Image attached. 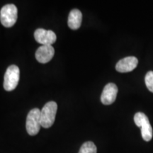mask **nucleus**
Instances as JSON below:
<instances>
[{"mask_svg": "<svg viewBox=\"0 0 153 153\" xmlns=\"http://www.w3.org/2000/svg\"><path fill=\"white\" fill-rule=\"evenodd\" d=\"M20 78V70L16 65H11L7 68L4 79V88L6 91H12L16 89Z\"/></svg>", "mask_w": 153, "mask_h": 153, "instance_id": "5", "label": "nucleus"}, {"mask_svg": "<svg viewBox=\"0 0 153 153\" xmlns=\"http://www.w3.org/2000/svg\"><path fill=\"white\" fill-rule=\"evenodd\" d=\"M97 148L94 143L88 141L82 145L79 153H97Z\"/></svg>", "mask_w": 153, "mask_h": 153, "instance_id": "11", "label": "nucleus"}, {"mask_svg": "<svg viewBox=\"0 0 153 153\" xmlns=\"http://www.w3.org/2000/svg\"><path fill=\"white\" fill-rule=\"evenodd\" d=\"M145 82L146 87L149 89V91L153 93V71H150L146 74Z\"/></svg>", "mask_w": 153, "mask_h": 153, "instance_id": "12", "label": "nucleus"}, {"mask_svg": "<svg viewBox=\"0 0 153 153\" xmlns=\"http://www.w3.org/2000/svg\"><path fill=\"white\" fill-rule=\"evenodd\" d=\"M34 38L38 43L43 45H52L56 41L57 37L53 30L38 28L34 33Z\"/></svg>", "mask_w": 153, "mask_h": 153, "instance_id": "6", "label": "nucleus"}, {"mask_svg": "<svg viewBox=\"0 0 153 153\" xmlns=\"http://www.w3.org/2000/svg\"><path fill=\"white\" fill-rule=\"evenodd\" d=\"M55 55V49L52 45H42L36 52V58L40 63H47L52 60Z\"/></svg>", "mask_w": 153, "mask_h": 153, "instance_id": "8", "label": "nucleus"}, {"mask_svg": "<svg viewBox=\"0 0 153 153\" xmlns=\"http://www.w3.org/2000/svg\"><path fill=\"white\" fill-rule=\"evenodd\" d=\"M41 110L33 108L28 113L26 118V131L30 135H37L41 129Z\"/></svg>", "mask_w": 153, "mask_h": 153, "instance_id": "4", "label": "nucleus"}, {"mask_svg": "<svg viewBox=\"0 0 153 153\" xmlns=\"http://www.w3.org/2000/svg\"><path fill=\"white\" fill-rule=\"evenodd\" d=\"M134 121L137 126L140 128L141 135L145 141H150L152 138L153 131L148 116L142 112H137L134 116Z\"/></svg>", "mask_w": 153, "mask_h": 153, "instance_id": "3", "label": "nucleus"}, {"mask_svg": "<svg viewBox=\"0 0 153 153\" xmlns=\"http://www.w3.org/2000/svg\"><path fill=\"white\" fill-rule=\"evenodd\" d=\"M137 63H138V60L135 57L130 56L125 57L117 62L116 65V70L122 73L131 72L134 69L136 68Z\"/></svg>", "mask_w": 153, "mask_h": 153, "instance_id": "9", "label": "nucleus"}, {"mask_svg": "<svg viewBox=\"0 0 153 153\" xmlns=\"http://www.w3.org/2000/svg\"><path fill=\"white\" fill-rule=\"evenodd\" d=\"M118 94V87L114 83H108L104 88L101 96V101L103 104L110 105L116 100Z\"/></svg>", "mask_w": 153, "mask_h": 153, "instance_id": "7", "label": "nucleus"}, {"mask_svg": "<svg viewBox=\"0 0 153 153\" xmlns=\"http://www.w3.org/2000/svg\"><path fill=\"white\" fill-rule=\"evenodd\" d=\"M18 17V10L13 4H7L1 8L0 11V22L4 27L9 28L16 24Z\"/></svg>", "mask_w": 153, "mask_h": 153, "instance_id": "2", "label": "nucleus"}, {"mask_svg": "<svg viewBox=\"0 0 153 153\" xmlns=\"http://www.w3.org/2000/svg\"><path fill=\"white\" fill-rule=\"evenodd\" d=\"M82 14L79 9H72L68 16V26L72 30L78 29L82 24Z\"/></svg>", "mask_w": 153, "mask_h": 153, "instance_id": "10", "label": "nucleus"}, {"mask_svg": "<svg viewBox=\"0 0 153 153\" xmlns=\"http://www.w3.org/2000/svg\"><path fill=\"white\" fill-rule=\"evenodd\" d=\"M57 110V103L49 101L41 111V124L42 127L48 128L54 123Z\"/></svg>", "mask_w": 153, "mask_h": 153, "instance_id": "1", "label": "nucleus"}]
</instances>
